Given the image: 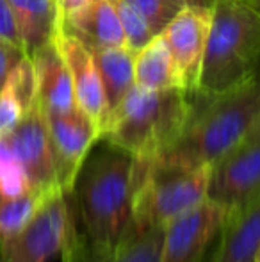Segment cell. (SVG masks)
<instances>
[{"label": "cell", "instance_id": "8992f818", "mask_svg": "<svg viewBox=\"0 0 260 262\" xmlns=\"http://www.w3.org/2000/svg\"><path fill=\"white\" fill-rule=\"evenodd\" d=\"M75 228L73 193L54 191L27 227L0 246V262H50L63 253Z\"/></svg>", "mask_w": 260, "mask_h": 262}, {"label": "cell", "instance_id": "4dcf8cb0", "mask_svg": "<svg viewBox=\"0 0 260 262\" xmlns=\"http://www.w3.org/2000/svg\"><path fill=\"white\" fill-rule=\"evenodd\" d=\"M208 259H210V253H208V255H207V257H205V259H203V260H201V262H208Z\"/></svg>", "mask_w": 260, "mask_h": 262}, {"label": "cell", "instance_id": "5b68a950", "mask_svg": "<svg viewBox=\"0 0 260 262\" xmlns=\"http://www.w3.org/2000/svg\"><path fill=\"white\" fill-rule=\"evenodd\" d=\"M210 166L173 168L135 159V191L130 228H164L207 198Z\"/></svg>", "mask_w": 260, "mask_h": 262}, {"label": "cell", "instance_id": "9a60e30c", "mask_svg": "<svg viewBox=\"0 0 260 262\" xmlns=\"http://www.w3.org/2000/svg\"><path fill=\"white\" fill-rule=\"evenodd\" d=\"M61 31L80 39L91 52L125 45V36L112 0H87L82 9L61 24Z\"/></svg>", "mask_w": 260, "mask_h": 262}, {"label": "cell", "instance_id": "3957f363", "mask_svg": "<svg viewBox=\"0 0 260 262\" xmlns=\"http://www.w3.org/2000/svg\"><path fill=\"white\" fill-rule=\"evenodd\" d=\"M189 109L191 95L182 88L146 90L134 84L111 111L100 141L139 161H153L177 141Z\"/></svg>", "mask_w": 260, "mask_h": 262}, {"label": "cell", "instance_id": "44dd1931", "mask_svg": "<svg viewBox=\"0 0 260 262\" xmlns=\"http://www.w3.org/2000/svg\"><path fill=\"white\" fill-rule=\"evenodd\" d=\"M34 186L18 161L7 136L0 138V198H14L29 193Z\"/></svg>", "mask_w": 260, "mask_h": 262}, {"label": "cell", "instance_id": "e0dca14e", "mask_svg": "<svg viewBox=\"0 0 260 262\" xmlns=\"http://www.w3.org/2000/svg\"><path fill=\"white\" fill-rule=\"evenodd\" d=\"M9 6L20 31L25 55L31 57L38 49L56 39L61 24L54 0H9Z\"/></svg>", "mask_w": 260, "mask_h": 262}, {"label": "cell", "instance_id": "f546056e", "mask_svg": "<svg viewBox=\"0 0 260 262\" xmlns=\"http://www.w3.org/2000/svg\"><path fill=\"white\" fill-rule=\"evenodd\" d=\"M250 2H251V4H255V6H257L258 9H260V0H250Z\"/></svg>", "mask_w": 260, "mask_h": 262}, {"label": "cell", "instance_id": "277c9868", "mask_svg": "<svg viewBox=\"0 0 260 262\" xmlns=\"http://www.w3.org/2000/svg\"><path fill=\"white\" fill-rule=\"evenodd\" d=\"M260 9L250 0H216L196 93L214 95L257 72Z\"/></svg>", "mask_w": 260, "mask_h": 262}, {"label": "cell", "instance_id": "83f0119b", "mask_svg": "<svg viewBox=\"0 0 260 262\" xmlns=\"http://www.w3.org/2000/svg\"><path fill=\"white\" fill-rule=\"evenodd\" d=\"M185 6H195V7H207V9H212L214 7L216 0H182Z\"/></svg>", "mask_w": 260, "mask_h": 262}, {"label": "cell", "instance_id": "30bf717a", "mask_svg": "<svg viewBox=\"0 0 260 262\" xmlns=\"http://www.w3.org/2000/svg\"><path fill=\"white\" fill-rule=\"evenodd\" d=\"M210 20L212 9L185 6L160 32L173 55L182 88L189 95H195L198 91Z\"/></svg>", "mask_w": 260, "mask_h": 262}, {"label": "cell", "instance_id": "9c48e42d", "mask_svg": "<svg viewBox=\"0 0 260 262\" xmlns=\"http://www.w3.org/2000/svg\"><path fill=\"white\" fill-rule=\"evenodd\" d=\"M46 125L57 184L64 193L72 194L84 161L100 141V132L79 107L68 113L46 114Z\"/></svg>", "mask_w": 260, "mask_h": 262}, {"label": "cell", "instance_id": "7402d4cb", "mask_svg": "<svg viewBox=\"0 0 260 262\" xmlns=\"http://www.w3.org/2000/svg\"><path fill=\"white\" fill-rule=\"evenodd\" d=\"M118 13L120 24L123 29V36H125V47L134 52H139L143 47H146L157 32L146 20V16L141 13L139 7H135L130 0H112Z\"/></svg>", "mask_w": 260, "mask_h": 262}, {"label": "cell", "instance_id": "4316f807", "mask_svg": "<svg viewBox=\"0 0 260 262\" xmlns=\"http://www.w3.org/2000/svg\"><path fill=\"white\" fill-rule=\"evenodd\" d=\"M57 7V13H59V24L68 20L69 16L80 11L87 4V0H54Z\"/></svg>", "mask_w": 260, "mask_h": 262}, {"label": "cell", "instance_id": "f1b7e54d", "mask_svg": "<svg viewBox=\"0 0 260 262\" xmlns=\"http://www.w3.org/2000/svg\"><path fill=\"white\" fill-rule=\"evenodd\" d=\"M246 139H250V141H260V118L257 123H255V127L251 128L250 134L246 136Z\"/></svg>", "mask_w": 260, "mask_h": 262}, {"label": "cell", "instance_id": "cb8c5ba5", "mask_svg": "<svg viewBox=\"0 0 260 262\" xmlns=\"http://www.w3.org/2000/svg\"><path fill=\"white\" fill-rule=\"evenodd\" d=\"M130 2L141 9L157 34H160L164 27L173 20V16H177L178 11L185 7L182 0H130Z\"/></svg>", "mask_w": 260, "mask_h": 262}, {"label": "cell", "instance_id": "8fae6325", "mask_svg": "<svg viewBox=\"0 0 260 262\" xmlns=\"http://www.w3.org/2000/svg\"><path fill=\"white\" fill-rule=\"evenodd\" d=\"M6 136L36 189H61L56 177L46 114L39 100L29 107L20 123Z\"/></svg>", "mask_w": 260, "mask_h": 262}, {"label": "cell", "instance_id": "484cf974", "mask_svg": "<svg viewBox=\"0 0 260 262\" xmlns=\"http://www.w3.org/2000/svg\"><path fill=\"white\" fill-rule=\"evenodd\" d=\"M23 55H25V52L20 49V47L13 45V43L0 38V90H2L4 82H6L11 70L16 66V62L20 61Z\"/></svg>", "mask_w": 260, "mask_h": 262}, {"label": "cell", "instance_id": "52a82bcc", "mask_svg": "<svg viewBox=\"0 0 260 262\" xmlns=\"http://www.w3.org/2000/svg\"><path fill=\"white\" fill-rule=\"evenodd\" d=\"M207 198L228 216L260 200V141L244 139L210 166Z\"/></svg>", "mask_w": 260, "mask_h": 262}, {"label": "cell", "instance_id": "ffe728a7", "mask_svg": "<svg viewBox=\"0 0 260 262\" xmlns=\"http://www.w3.org/2000/svg\"><path fill=\"white\" fill-rule=\"evenodd\" d=\"M54 191L57 189L43 191L34 187L21 196L0 198V246L9 243L14 235H18L27 227V223L34 217V214L41 209V205Z\"/></svg>", "mask_w": 260, "mask_h": 262}, {"label": "cell", "instance_id": "d4e9b609", "mask_svg": "<svg viewBox=\"0 0 260 262\" xmlns=\"http://www.w3.org/2000/svg\"><path fill=\"white\" fill-rule=\"evenodd\" d=\"M0 38L6 39V41L13 43V45L21 47V38H20V31H18L16 20H14L13 9L9 6V0H0Z\"/></svg>", "mask_w": 260, "mask_h": 262}, {"label": "cell", "instance_id": "4fadbf2b", "mask_svg": "<svg viewBox=\"0 0 260 262\" xmlns=\"http://www.w3.org/2000/svg\"><path fill=\"white\" fill-rule=\"evenodd\" d=\"M164 228L127 230L116 248L104 250L91 245L79 227L61 253V262H159Z\"/></svg>", "mask_w": 260, "mask_h": 262}, {"label": "cell", "instance_id": "5bb4252c", "mask_svg": "<svg viewBox=\"0 0 260 262\" xmlns=\"http://www.w3.org/2000/svg\"><path fill=\"white\" fill-rule=\"evenodd\" d=\"M38 80V100L46 114L77 109L73 82L68 64L61 55L56 39L31 55Z\"/></svg>", "mask_w": 260, "mask_h": 262}, {"label": "cell", "instance_id": "d6986e66", "mask_svg": "<svg viewBox=\"0 0 260 262\" xmlns=\"http://www.w3.org/2000/svg\"><path fill=\"white\" fill-rule=\"evenodd\" d=\"M134 50L123 47H111V49L93 50L97 68L100 73L102 86L105 91L109 114L120 102L125 98V95L134 88V66H135Z\"/></svg>", "mask_w": 260, "mask_h": 262}, {"label": "cell", "instance_id": "6da1fadb", "mask_svg": "<svg viewBox=\"0 0 260 262\" xmlns=\"http://www.w3.org/2000/svg\"><path fill=\"white\" fill-rule=\"evenodd\" d=\"M260 118V73L214 95H191V109L177 141L153 161L173 168L212 166L246 139Z\"/></svg>", "mask_w": 260, "mask_h": 262}, {"label": "cell", "instance_id": "1f68e13d", "mask_svg": "<svg viewBox=\"0 0 260 262\" xmlns=\"http://www.w3.org/2000/svg\"><path fill=\"white\" fill-rule=\"evenodd\" d=\"M257 262H260V250H258V253H257Z\"/></svg>", "mask_w": 260, "mask_h": 262}, {"label": "cell", "instance_id": "603a6c76", "mask_svg": "<svg viewBox=\"0 0 260 262\" xmlns=\"http://www.w3.org/2000/svg\"><path fill=\"white\" fill-rule=\"evenodd\" d=\"M32 104L21 95L14 80L7 75L2 90H0V138L9 134L23 118Z\"/></svg>", "mask_w": 260, "mask_h": 262}, {"label": "cell", "instance_id": "ba28073f", "mask_svg": "<svg viewBox=\"0 0 260 262\" xmlns=\"http://www.w3.org/2000/svg\"><path fill=\"white\" fill-rule=\"evenodd\" d=\"M228 210L205 198L164 227L159 262H201L221 232Z\"/></svg>", "mask_w": 260, "mask_h": 262}, {"label": "cell", "instance_id": "2e32d148", "mask_svg": "<svg viewBox=\"0 0 260 262\" xmlns=\"http://www.w3.org/2000/svg\"><path fill=\"white\" fill-rule=\"evenodd\" d=\"M208 262H257L260 250V200L230 214Z\"/></svg>", "mask_w": 260, "mask_h": 262}, {"label": "cell", "instance_id": "ac0fdd59", "mask_svg": "<svg viewBox=\"0 0 260 262\" xmlns=\"http://www.w3.org/2000/svg\"><path fill=\"white\" fill-rule=\"evenodd\" d=\"M135 86L146 90H173L182 88L177 64L164 38L157 34L146 47L135 54ZM184 90V88H182Z\"/></svg>", "mask_w": 260, "mask_h": 262}, {"label": "cell", "instance_id": "7a4b0ae2", "mask_svg": "<svg viewBox=\"0 0 260 262\" xmlns=\"http://www.w3.org/2000/svg\"><path fill=\"white\" fill-rule=\"evenodd\" d=\"M91 150L73 187L80 234L98 248L111 250L125 237L132 220L135 159L105 141Z\"/></svg>", "mask_w": 260, "mask_h": 262}, {"label": "cell", "instance_id": "7c38bea8", "mask_svg": "<svg viewBox=\"0 0 260 262\" xmlns=\"http://www.w3.org/2000/svg\"><path fill=\"white\" fill-rule=\"evenodd\" d=\"M56 43L72 75L77 107L93 121L102 138L109 120V107L94 55L80 39L64 31L57 32Z\"/></svg>", "mask_w": 260, "mask_h": 262}]
</instances>
